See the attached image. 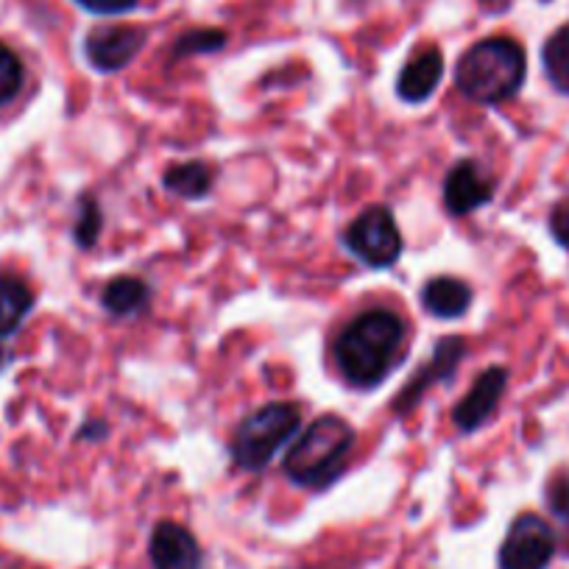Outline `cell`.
Here are the masks:
<instances>
[{
  "label": "cell",
  "mask_w": 569,
  "mask_h": 569,
  "mask_svg": "<svg viewBox=\"0 0 569 569\" xmlns=\"http://www.w3.org/2000/svg\"><path fill=\"white\" fill-rule=\"evenodd\" d=\"M495 199V182L475 160H461L445 179V207L450 216H469Z\"/></svg>",
  "instance_id": "10"
},
{
  "label": "cell",
  "mask_w": 569,
  "mask_h": 569,
  "mask_svg": "<svg viewBox=\"0 0 569 569\" xmlns=\"http://www.w3.org/2000/svg\"><path fill=\"white\" fill-rule=\"evenodd\" d=\"M541 64H545V73L550 79V84L558 92L569 96V26L558 29L550 40L545 42V51H541Z\"/></svg>",
  "instance_id": "17"
},
{
  "label": "cell",
  "mask_w": 569,
  "mask_h": 569,
  "mask_svg": "<svg viewBox=\"0 0 569 569\" xmlns=\"http://www.w3.org/2000/svg\"><path fill=\"white\" fill-rule=\"evenodd\" d=\"M547 508L558 519L563 530L569 533V469L558 472L547 486Z\"/></svg>",
  "instance_id": "21"
},
{
  "label": "cell",
  "mask_w": 569,
  "mask_h": 569,
  "mask_svg": "<svg viewBox=\"0 0 569 569\" xmlns=\"http://www.w3.org/2000/svg\"><path fill=\"white\" fill-rule=\"evenodd\" d=\"M81 9L92 14H123L140 3V0H76Z\"/></svg>",
  "instance_id": "22"
},
{
  "label": "cell",
  "mask_w": 569,
  "mask_h": 569,
  "mask_svg": "<svg viewBox=\"0 0 569 569\" xmlns=\"http://www.w3.org/2000/svg\"><path fill=\"white\" fill-rule=\"evenodd\" d=\"M550 232L563 249H569V199L550 212Z\"/></svg>",
  "instance_id": "23"
},
{
  "label": "cell",
  "mask_w": 569,
  "mask_h": 569,
  "mask_svg": "<svg viewBox=\"0 0 569 569\" xmlns=\"http://www.w3.org/2000/svg\"><path fill=\"white\" fill-rule=\"evenodd\" d=\"M463 355H467V343H463V338L450 336L436 341L430 360H427V363L410 377L408 386H405L402 391H399V397L393 399V410H397V413H408V410H413L416 405L421 402L427 388L439 386V382H450L452 375L458 371V366H461Z\"/></svg>",
  "instance_id": "8"
},
{
  "label": "cell",
  "mask_w": 569,
  "mask_h": 569,
  "mask_svg": "<svg viewBox=\"0 0 569 569\" xmlns=\"http://www.w3.org/2000/svg\"><path fill=\"white\" fill-rule=\"evenodd\" d=\"M149 556L154 569H201L204 552L184 525L157 522L149 539Z\"/></svg>",
  "instance_id": "11"
},
{
  "label": "cell",
  "mask_w": 569,
  "mask_h": 569,
  "mask_svg": "<svg viewBox=\"0 0 569 569\" xmlns=\"http://www.w3.org/2000/svg\"><path fill=\"white\" fill-rule=\"evenodd\" d=\"M508 386V371L502 366H491V369L480 371L475 386L469 388L467 397L456 405L452 410V425L461 430V433H475L478 427H483L491 419V413L500 405L502 393Z\"/></svg>",
  "instance_id": "9"
},
{
  "label": "cell",
  "mask_w": 569,
  "mask_h": 569,
  "mask_svg": "<svg viewBox=\"0 0 569 569\" xmlns=\"http://www.w3.org/2000/svg\"><path fill=\"white\" fill-rule=\"evenodd\" d=\"M149 34L142 26H98L87 34L84 57L98 73H118L134 62Z\"/></svg>",
  "instance_id": "7"
},
{
  "label": "cell",
  "mask_w": 569,
  "mask_h": 569,
  "mask_svg": "<svg viewBox=\"0 0 569 569\" xmlns=\"http://www.w3.org/2000/svg\"><path fill=\"white\" fill-rule=\"evenodd\" d=\"M223 46H227V31L196 29L179 37L177 46H173V59L199 57V53H216L221 51Z\"/></svg>",
  "instance_id": "20"
},
{
  "label": "cell",
  "mask_w": 569,
  "mask_h": 569,
  "mask_svg": "<svg viewBox=\"0 0 569 569\" xmlns=\"http://www.w3.org/2000/svg\"><path fill=\"white\" fill-rule=\"evenodd\" d=\"M441 73H445V57L439 48H421L405 62L397 79V96L405 103H425L439 87Z\"/></svg>",
  "instance_id": "12"
},
{
  "label": "cell",
  "mask_w": 569,
  "mask_h": 569,
  "mask_svg": "<svg viewBox=\"0 0 569 569\" xmlns=\"http://www.w3.org/2000/svg\"><path fill=\"white\" fill-rule=\"evenodd\" d=\"M151 299V288L137 277H114L103 284L101 305L112 316L140 313Z\"/></svg>",
  "instance_id": "15"
},
{
  "label": "cell",
  "mask_w": 569,
  "mask_h": 569,
  "mask_svg": "<svg viewBox=\"0 0 569 569\" xmlns=\"http://www.w3.org/2000/svg\"><path fill=\"white\" fill-rule=\"evenodd\" d=\"M556 556V533L539 513H519L500 545V569H547Z\"/></svg>",
  "instance_id": "6"
},
{
  "label": "cell",
  "mask_w": 569,
  "mask_h": 569,
  "mask_svg": "<svg viewBox=\"0 0 569 569\" xmlns=\"http://www.w3.org/2000/svg\"><path fill=\"white\" fill-rule=\"evenodd\" d=\"M103 229V216L101 207L92 196H81L79 199V216H76V227H73V240L79 249H92Z\"/></svg>",
  "instance_id": "18"
},
{
  "label": "cell",
  "mask_w": 569,
  "mask_h": 569,
  "mask_svg": "<svg viewBox=\"0 0 569 569\" xmlns=\"http://www.w3.org/2000/svg\"><path fill=\"white\" fill-rule=\"evenodd\" d=\"M472 299V288L456 277H433L421 288V305H425L427 313L445 321L461 319Z\"/></svg>",
  "instance_id": "13"
},
{
  "label": "cell",
  "mask_w": 569,
  "mask_h": 569,
  "mask_svg": "<svg viewBox=\"0 0 569 569\" xmlns=\"http://www.w3.org/2000/svg\"><path fill=\"white\" fill-rule=\"evenodd\" d=\"M168 193L179 196V199H204L207 193L212 190V171L210 166L199 160H190V162H179V166H171L166 171V179H162Z\"/></svg>",
  "instance_id": "16"
},
{
  "label": "cell",
  "mask_w": 569,
  "mask_h": 569,
  "mask_svg": "<svg viewBox=\"0 0 569 569\" xmlns=\"http://www.w3.org/2000/svg\"><path fill=\"white\" fill-rule=\"evenodd\" d=\"M343 246L355 260L363 266L386 271L402 257V232L393 221L391 210L382 204L369 207L360 212L347 229H343Z\"/></svg>",
  "instance_id": "5"
},
{
  "label": "cell",
  "mask_w": 569,
  "mask_h": 569,
  "mask_svg": "<svg viewBox=\"0 0 569 569\" xmlns=\"http://www.w3.org/2000/svg\"><path fill=\"white\" fill-rule=\"evenodd\" d=\"M31 308H34V293L29 284L12 273L0 271V338L14 336Z\"/></svg>",
  "instance_id": "14"
},
{
  "label": "cell",
  "mask_w": 569,
  "mask_h": 569,
  "mask_svg": "<svg viewBox=\"0 0 569 569\" xmlns=\"http://www.w3.org/2000/svg\"><path fill=\"white\" fill-rule=\"evenodd\" d=\"M107 433H109V427L103 425V421L92 419V421H87L84 427H81V430H79V439H84V441H101Z\"/></svg>",
  "instance_id": "24"
},
{
  "label": "cell",
  "mask_w": 569,
  "mask_h": 569,
  "mask_svg": "<svg viewBox=\"0 0 569 569\" xmlns=\"http://www.w3.org/2000/svg\"><path fill=\"white\" fill-rule=\"evenodd\" d=\"M23 79H26V70H23V62H20V57L12 51V48L0 42V107H7V103H12L14 98L20 96V90H23Z\"/></svg>",
  "instance_id": "19"
},
{
  "label": "cell",
  "mask_w": 569,
  "mask_h": 569,
  "mask_svg": "<svg viewBox=\"0 0 569 569\" xmlns=\"http://www.w3.org/2000/svg\"><path fill=\"white\" fill-rule=\"evenodd\" d=\"M355 430L341 416H319L284 456V475L302 489H327L347 469Z\"/></svg>",
  "instance_id": "3"
},
{
  "label": "cell",
  "mask_w": 569,
  "mask_h": 569,
  "mask_svg": "<svg viewBox=\"0 0 569 569\" xmlns=\"http://www.w3.org/2000/svg\"><path fill=\"white\" fill-rule=\"evenodd\" d=\"M405 321L391 310H366L338 332L332 355L349 386L369 391L382 386L402 363Z\"/></svg>",
  "instance_id": "1"
},
{
  "label": "cell",
  "mask_w": 569,
  "mask_h": 569,
  "mask_svg": "<svg viewBox=\"0 0 569 569\" xmlns=\"http://www.w3.org/2000/svg\"><path fill=\"white\" fill-rule=\"evenodd\" d=\"M302 410L293 402H271L246 416L232 436V461L246 472H262L299 430Z\"/></svg>",
  "instance_id": "4"
},
{
  "label": "cell",
  "mask_w": 569,
  "mask_h": 569,
  "mask_svg": "<svg viewBox=\"0 0 569 569\" xmlns=\"http://www.w3.org/2000/svg\"><path fill=\"white\" fill-rule=\"evenodd\" d=\"M0 360H3V349H0Z\"/></svg>",
  "instance_id": "25"
},
{
  "label": "cell",
  "mask_w": 569,
  "mask_h": 569,
  "mask_svg": "<svg viewBox=\"0 0 569 569\" xmlns=\"http://www.w3.org/2000/svg\"><path fill=\"white\" fill-rule=\"evenodd\" d=\"M528 76L525 48L508 37L480 40L458 59L456 87L475 103H502L517 96Z\"/></svg>",
  "instance_id": "2"
}]
</instances>
